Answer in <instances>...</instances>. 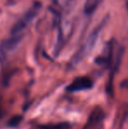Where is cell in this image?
<instances>
[{"instance_id":"ba28073f","label":"cell","mask_w":128,"mask_h":129,"mask_svg":"<svg viewBox=\"0 0 128 129\" xmlns=\"http://www.w3.org/2000/svg\"><path fill=\"white\" fill-rule=\"evenodd\" d=\"M75 0H54V5L56 9H60L62 11L70 10L74 5Z\"/></svg>"},{"instance_id":"30bf717a","label":"cell","mask_w":128,"mask_h":129,"mask_svg":"<svg viewBox=\"0 0 128 129\" xmlns=\"http://www.w3.org/2000/svg\"><path fill=\"white\" fill-rule=\"evenodd\" d=\"M1 112H2V109H1V105H0V116H1Z\"/></svg>"},{"instance_id":"9c48e42d","label":"cell","mask_w":128,"mask_h":129,"mask_svg":"<svg viewBox=\"0 0 128 129\" xmlns=\"http://www.w3.org/2000/svg\"><path fill=\"white\" fill-rule=\"evenodd\" d=\"M21 119H22V117L21 116H14L12 119H10V122H9V126H18V125L19 124V122L21 121Z\"/></svg>"},{"instance_id":"8992f818","label":"cell","mask_w":128,"mask_h":129,"mask_svg":"<svg viewBox=\"0 0 128 129\" xmlns=\"http://www.w3.org/2000/svg\"><path fill=\"white\" fill-rule=\"evenodd\" d=\"M113 52H114V41H111L106 44L102 55L98 56L96 59V62L99 65L110 66L113 61Z\"/></svg>"},{"instance_id":"3957f363","label":"cell","mask_w":128,"mask_h":129,"mask_svg":"<svg viewBox=\"0 0 128 129\" xmlns=\"http://www.w3.org/2000/svg\"><path fill=\"white\" fill-rule=\"evenodd\" d=\"M105 113L102 107L96 106L89 115L82 129H104Z\"/></svg>"},{"instance_id":"52a82bcc","label":"cell","mask_w":128,"mask_h":129,"mask_svg":"<svg viewBox=\"0 0 128 129\" xmlns=\"http://www.w3.org/2000/svg\"><path fill=\"white\" fill-rule=\"evenodd\" d=\"M102 0H86L84 3L83 11L86 15H91L97 9Z\"/></svg>"},{"instance_id":"7a4b0ae2","label":"cell","mask_w":128,"mask_h":129,"mask_svg":"<svg viewBox=\"0 0 128 129\" xmlns=\"http://www.w3.org/2000/svg\"><path fill=\"white\" fill-rule=\"evenodd\" d=\"M41 9V3L35 2L33 5L23 14V16L13 25L11 31V35H19L23 34V31L32 21V19L37 16Z\"/></svg>"},{"instance_id":"5b68a950","label":"cell","mask_w":128,"mask_h":129,"mask_svg":"<svg viewBox=\"0 0 128 129\" xmlns=\"http://www.w3.org/2000/svg\"><path fill=\"white\" fill-rule=\"evenodd\" d=\"M23 38V34L19 35H11L10 38L5 40L3 42L0 44V61L5 59L7 53L12 51L19 42L21 41Z\"/></svg>"},{"instance_id":"6da1fadb","label":"cell","mask_w":128,"mask_h":129,"mask_svg":"<svg viewBox=\"0 0 128 129\" xmlns=\"http://www.w3.org/2000/svg\"><path fill=\"white\" fill-rule=\"evenodd\" d=\"M108 20H109V17L105 16V17L100 21V23L97 24V26L94 27V29L91 31V33L87 37L86 41H84V43L81 46V48L77 50V52L74 54L72 59L70 60V62H69L70 67L76 66L78 63H80L84 58H86L91 54V52L92 51L95 45H96L97 41L99 36H100L102 31L104 30V28L106 26V25H107Z\"/></svg>"},{"instance_id":"277c9868","label":"cell","mask_w":128,"mask_h":129,"mask_svg":"<svg viewBox=\"0 0 128 129\" xmlns=\"http://www.w3.org/2000/svg\"><path fill=\"white\" fill-rule=\"evenodd\" d=\"M93 87V81L89 77H75L66 88L68 92H77L82 90H90Z\"/></svg>"}]
</instances>
